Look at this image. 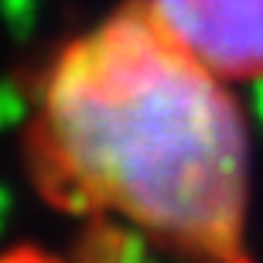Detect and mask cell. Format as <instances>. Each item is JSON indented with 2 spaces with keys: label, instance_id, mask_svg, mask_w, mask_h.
<instances>
[{
  "label": "cell",
  "instance_id": "1",
  "mask_svg": "<svg viewBox=\"0 0 263 263\" xmlns=\"http://www.w3.org/2000/svg\"><path fill=\"white\" fill-rule=\"evenodd\" d=\"M41 147L79 198L185 253H236L250 188L239 106L147 10L109 17L51 65Z\"/></svg>",
  "mask_w": 263,
  "mask_h": 263
},
{
  "label": "cell",
  "instance_id": "2",
  "mask_svg": "<svg viewBox=\"0 0 263 263\" xmlns=\"http://www.w3.org/2000/svg\"><path fill=\"white\" fill-rule=\"evenodd\" d=\"M147 14L219 79L263 76V0H151Z\"/></svg>",
  "mask_w": 263,
  "mask_h": 263
},
{
  "label": "cell",
  "instance_id": "3",
  "mask_svg": "<svg viewBox=\"0 0 263 263\" xmlns=\"http://www.w3.org/2000/svg\"><path fill=\"white\" fill-rule=\"evenodd\" d=\"M260 117H263V103H260Z\"/></svg>",
  "mask_w": 263,
  "mask_h": 263
}]
</instances>
